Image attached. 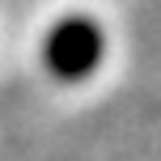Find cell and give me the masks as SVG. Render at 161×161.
<instances>
[{"label":"cell","instance_id":"cell-1","mask_svg":"<svg viewBox=\"0 0 161 161\" xmlns=\"http://www.w3.org/2000/svg\"><path fill=\"white\" fill-rule=\"evenodd\" d=\"M102 47H106V38L97 30V21H89V17H64L47 34V42H42V64H47L51 76L72 85V80L89 76L102 64Z\"/></svg>","mask_w":161,"mask_h":161}]
</instances>
